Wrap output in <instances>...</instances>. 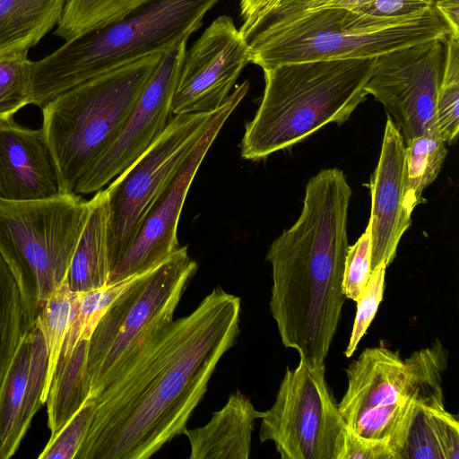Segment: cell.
<instances>
[{"label":"cell","mask_w":459,"mask_h":459,"mask_svg":"<svg viewBox=\"0 0 459 459\" xmlns=\"http://www.w3.org/2000/svg\"><path fill=\"white\" fill-rule=\"evenodd\" d=\"M60 173L44 131L13 120L0 125V198L47 200L63 195Z\"/></svg>","instance_id":"obj_17"},{"label":"cell","mask_w":459,"mask_h":459,"mask_svg":"<svg viewBox=\"0 0 459 459\" xmlns=\"http://www.w3.org/2000/svg\"><path fill=\"white\" fill-rule=\"evenodd\" d=\"M89 341H79L72 351L58 358L46 400L50 436L57 433L90 400Z\"/></svg>","instance_id":"obj_24"},{"label":"cell","mask_w":459,"mask_h":459,"mask_svg":"<svg viewBox=\"0 0 459 459\" xmlns=\"http://www.w3.org/2000/svg\"><path fill=\"white\" fill-rule=\"evenodd\" d=\"M248 90V81L237 85L217 108L206 131L152 204L130 248L111 271L108 284L151 269L179 247L178 225L192 182L224 123Z\"/></svg>","instance_id":"obj_13"},{"label":"cell","mask_w":459,"mask_h":459,"mask_svg":"<svg viewBox=\"0 0 459 459\" xmlns=\"http://www.w3.org/2000/svg\"><path fill=\"white\" fill-rule=\"evenodd\" d=\"M76 294L70 290L65 279L52 290L36 317V325L44 338L48 360L43 392L45 403L63 342L74 317Z\"/></svg>","instance_id":"obj_27"},{"label":"cell","mask_w":459,"mask_h":459,"mask_svg":"<svg viewBox=\"0 0 459 459\" xmlns=\"http://www.w3.org/2000/svg\"><path fill=\"white\" fill-rule=\"evenodd\" d=\"M314 1H316V0H280L279 3L265 14H268V13L279 14V13H288V12L293 11L295 9L300 8V7L309 4L311 2H314Z\"/></svg>","instance_id":"obj_38"},{"label":"cell","mask_w":459,"mask_h":459,"mask_svg":"<svg viewBox=\"0 0 459 459\" xmlns=\"http://www.w3.org/2000/svg\"><path fill=\"white\" fill-rule=\"evenodd\" d=\"M151 0H66L54 34L65 41L107 26Z\"/></svg>","instance_id":"obj_26"},{"label":"cell","mask_w":459,"mask_h":459,"mask_svg":"<svg viewBox=\"0 0 459 459\" xmlns=\"http://www.w3.org/2000/svg\"><path fill=\"white\" fill-rule=\"evenodd\" d=\"M396 459H458L459 421L444 408L420 405L396 449Z\"/></svg>","instance_id":"obj_22"},{"label":"cell","mask_w":459,"mask_h":459,"mask_svg":"<svg viewBox=\"0 0 459 459\" xmlns=\"http://www.w3.org/2000/svg\"><path fill=\"white\" fill-rule=\"evenodd\" d=\"M445 46L446 57L437 97L436 118L442 139L451 144L459 132V36L449 35Z\"/></svg>","instance_id":"obj_29"},{"label":"cell","mask_w":459,"mask_h":459,"mask_svg":"<svg viewBox=\"0 0 459 459\" xmlns=\"http://www.w3.org/2000/svg\"><path fill=\"white\" fill-rule=\"evenodd\" d=\"M216 110L172 115L150 147L105 188L111 271L126 255L152 204L206 131Z\"/></svg>","instance_id":"obj_11"},{"label":"cell","mask_w":459,"mask_h":459,"mask_svg":"<svg viewBox=\"0 0 459 459\" xmlns=\"http://www.w3.org/2000/svg\"><path fill=\"white\" fill-rule=\"evenodd\" d=\"M241 32L248 44L249 62L262 69L290 63L377 57L421 42L446 41L451 34L434 6L387 19L339 6L312 7L266 14Z\"/></svg>","instance_id":"obj_3"},{"label":"cell","mask_w":459,"mask_h":459,"mask_svg":"<svg viewBox=\"0 0 459 459\" xmlns=\"http://www.w3.org/2000/svg\"><path fill=\"white\" fill-rule=\"evenodd\" d=\"M387 266L385 264L376 267L357 303V311L348 345L344 351L346 358L355 352L359 342L367 333L383 299L385 277Z\"/></svg>","instance_id":"obj_33"},{"label":"cell","mask_w":459,"mask_h":459,"mask_svg":"<svg viewBox=\"0 0 459 459\" xmlns=\"http://www.w3.org/2000/svg\"><path fill=\"white\" fill-rule=\"evenodd\" d=\"M433 6L449 27L450 35L459 36V0H434Z\"/></svg>","instance_id":"obj_37"},{"label":"cell","mask_w":459,"mask_h":459,"mask_svg":"<svg viewBox=\"0 0 459 459\" xmlns=\"http://www.w3.org/2000/svg\"><path fill=\"white\" fill-rule=\"evenodd\" d=\"M89 208L75 194L28 202L0 198V250L32 280L39 308L66 278Z\"/></svg>","instance_id":"obj_9"},{"label":"cell","mask_w":459,"mask_h":459,"mask_svg":"<svg viewBox=\"0 0 459 459\" xmlns=\"http://www.w3.org/2000/svg\"><path fill=\"white\" fill-rule=\"evenodd\" d=\"M95 403L88 400L71 420L55 435L50 436L40 459H75L91 425Z\"/></svg>","instance_id":"obj_31"},{"label":"cell","mask_w":459,"mask_h":459,"mask_svg":"<svg viewBox=\"0 0 459 459\" xmlns=\"http://www.w3.org/2000/svg\"><path fill=\"white\" fill-rule=\"evenodd\" d=\"M196 269L186 247H178L162 262L134 275L108 307L89 341L91 400L128 359L174 320L176 307Z\"/></svg>","instance_id":"obj_8"},{"label":"cell","mask_w":459,"mask_h":459,"mask_svg":"<svg viewBox=\"0 0 459 459\" xmlns=\"http://www.w3.org/2000/svg\"><path fill=\"white\" fill-rule=\"evenodd\" d=\"M29 51L0 56V125L30 102V82L32 61Z\"/></svg>","instance_id":"obj_30"},{"label":"cell","mask_w":459,"mask_h":459,"mask_svg":"<svg viewBox=\"0 0 459 459\" xmlns=\"http://www.w3.org/2000/svg\"><path fill=\"white\" fill-rule=\"evenodd\" d=\"M280 0H240V14L243 24L240 30L244 31L256 21L272 10Z\"/></svg>","instance_id":"obj_36"},{"label":"cell","mask_w":459,"mask_h":459,"mask_svg":"<svg viewBox=\"0 0 459 459\" xmlns=\"http://www.w3.org/2000/svg\"><path fill=\"white\" fill-rule=\"evenodd\" d=\"M39 310L34 282L0 250V397L18 350L36 324Z\"/></svg>","instance_id":"obj_20"},{"label":"cell","mask_w":459,"mask_h":459,"mask_svg":"<svg viewBox=\"0 0 459 459\" xmlns=\"http://www.w3.org/2000/svg\"><path fill=\"white\" fill-rule=\"evenodd\" d=\"M405 144L387 115L379 160L370 178L371 272L381 264L388 266L398 244L411 225L403 204Z\"/></svg>","instance_id":"obj_16"},{"label":"cell","mask_w":459,"mask_h":459,"mask_svg":"<svg viewBox=\"0 0 459 459\" xmlns=\"http://www.w3.org/2000/svg\"><path fill=\"white\" fill-rule=\"evenodd\" d=\"M371 274V235L368 225L345 258L342 289L345 299L357 302Z\"/></svg>","instance_id":"obj_34"},{"label":"cell","mask_w":459,"mask_h":459,"mask_svg":"<svg viewBox=\"0 0 459 459\" xmlns=\"http://www.w3.org/2000/svg\"><path fill=\"white\" fill-rule=\"evenodd\" d=\"M447 359L438 339L405 359L385 346L365 349L346 368L348 385L338 403L347 428L366 438L388 441L395 459L415 409L445 407Z\"/></svg>","instance_id":"obj_6"},{"label":"cell","mask_w":459,"mask_h":459,"mask_svg":"<svg viewBox=\"0 0 459 459\" xmlns=\"http://www.w3.org/2000/svg\"><path fill=\"white\" fill-rule=\"evenodd\" d=\"M433 4L434 0H316L290 12L319 6H339L370 17L387 19L419 13L433 7Z\"/></svg>","instance_id":"obj_32"},{"label":"cell","mask_w":459,"mask_h":459,"mask_svg":"<svg viewBox=\"0 0 459 459\" xmlns=\"http://www.w3.org/2000/svg\"><path fill=\"white\" fill-rule=\"evenodd\" d=\"M404 144L403 204L411 214L418 204L425 202L422 193L437 178L447 150L437 126Z\"/></svg>","instance_id":"obj_25"},{"label":"cell","mask_w":459,"mask_h":459,"mask_svg":"<svg viewBox=\"0 0 459 459\" xmlns=\"http://www.w3.org/2000/svg\"><path fill=\"white\" fill-rule=\"evenodd\" d=\"M66 0H0V56L29 51L55 26Z\"/></svg>","instance_id":"obj_23"},{"label":"cell","mask_w":459,"mask_h":459,"mask_svg":"<svg viewBox=\"0 0 459 459\" xmlns=\"http://www.w3.org/2000/svg\"><path fill=\"white\" fill-rule=\"evenodd\" d=\"M248 63V44L240 30L231 17H217L186 51L172 98V115L220 108Z\"/></svg>","instance_id":"obj_15"},{"label":"cell","mask_w":459,"mask_h":459,"mask_svg":"<svg viewBox=\"0 0 459 459\" xmlns=\"http://www.w3.org/2000/svg\"><path fill=\"white\" fill-rule=\"evenodd\" d=\"M376 59L309 61L263 69L264 91L254 118L246 125L242 158H267L330 123H344L368 95L365 86Z\"/></svg>","instance_id":"obj_4"},{"label":"cell","mask_w":459,"mask_h":459,"mask_svg":"<svg viewBox=\"0 0 459 459\" xmlns=\"http://www.w3.org/2000/svg\"><path fill=\"white\" fill-rule=\"evenodd\" d=\"M220 1L151 0L119 21L66 40L32 61L30 104L43 108L91 78L187 42Z\"/></svg>","instance_id":"obj_5"},{"label":"cell","mask_w":459,"mask_h":459,"mask_svg":"<svg viewBox=\"0 0 459 459\" xmlns=\"http://www.w3.org/2000/svg\"><path fill=\"white\" fill-rule=\"evenodd\" d=\"M240 299L214 288L128 359L92 399L75 459H146L183 434L239 333Z\"/></svg>","instance_id":"obj_1"},{"label":"cell","mask_w":459,"mask_h":459,"mask_svg":"<svg viewBox=\"0 0 459 459\" xmlns=\"http://www.w3.org/2000/svg\"><path fill=\"white\" fill-rule=\"evenodd\" d=\"M351 195L341 169H321L306 186L298 220L266 254L270 310L281 343L309 362L325 363L346 299L342 283Z\"/></svg>","instance_id":"obj_2"},{"label":"cell","mask_w":459,"mask_h":459,"mask_svg":"<svg viewBox=\"0 0 459 459\" xmlns=\"http://www.w3.org/2000/svg\"><path fill=\"white\" fill-rule=\"evenodd\" d=\"M340 459H394L388 441L363 437L347 428Z\"/></svg>","instance_id":"obj_35"},{"label":"cell","mask_w":459,"mask_h":459,"mask_svg":"<svg viewBox=\"0 0 459 459\" xmlns=\"http://www.w3.org/2000/svg\"><path fill=\"white\" fill-rule=\"evenodd\" d=\"M87 220L76 245L66 275L72 291L83 292L108 284V203L105 188L89 200Z\"/></svg>","instance_id":"obj_21"},{"label":"cell","mask_w":459,"mask_h":459,"mask_svg":"<svg viewBox=\"0 0 459 459\" xmlns=\"http://www.w3.org/2000/svg\"><path fill=\"white\" fill-rule=\"evenodd\" d=\"M261 414L250 399L237 390L204 426L184 429L190 444L189 458H249L255 421Z\"/></svg>","instance_id":"obj_19"},{"label":"cell","mask_w":459,"mask_h":459,"mask_svg":"<svg viewBox=\"0 0 459 459\" xmlns=\"http://www.w3.org/2000/svg\"><path fill=\"white\" fill-rule=\"evenodd\" d=\"M186 51V42L165 52L134 102L122 129L76 186L74 194L89 195L108 186L134 162L164 131Z\"/></svg>","instance_id":"obj_14"},{"label":"cell","mask_w":459,"mask_h":459,"mask_svg":"<svg viewBox=\"0 0 459 459\" xmlns=\"http://www.w3.org/2000/svg\"><path fill=\"white\" fill-rule=\"evenodd\" d=\"M259 438L281 459H340L347 426L325 379V363L299 358L286 367L272 407L262 411Z\"/></svg>","instance_id":"obj_10"},{"label":"cell","mask_w":459,"mask_h":459,"mask_svg":"<svg viewBox=\"0 0 459 459\" xmlns=\"http://www.w3.org/2000/svg\"><path fill=\"white\" fill-rule=\"evenodd\" d=\"M48 361L45 341L35 324L18 350L0 397V459L16 453L32 418L45 403Z\"/></svg>","instance_id":"obj_18"},{"label":"cell","mask_w":459,"mask_h":459,"mask_svg":"<svg viewBox=\"0 0 459 459\" xmlns=\"http://www.w3.org/2000/svg\"><path fill=\"white\" fill-rule=\"evenodd\" d=\"M134 276L89 291L76 292L74 317L60 354H66L81 340H90L99 321Z\"/></svg>","instance_id":"obj_28"},{"label":"cell","mask_w":459,"mask_h":459,"mask_svg":"<svg viewBox=\"0 0 459 459\" xmlns=\"http://www.w3.org/2000/svg\"><path fill=\"white\" fill-rule=\"evenodd\" d=\"M163 54H152L91 78L41 108V128L56 160L64 194H74L115 140Z\"/></svg>","instance_id":"obj_7"},{"label":"cell","mask_w":459,"mask_h":459,"mask_svg":"<svg viewBox=\"0 0 459 459\" xmlns=\"http://www.w3.org/2000/svg\"><path fill=\"white\" fill-rule=\"evenodd\" d=\"M433 39L377 57L365 91L383 104L404 143L437 126L436 103L446 46Z\"/></svg>","instance_id":"obj_12"}]
</instances>
